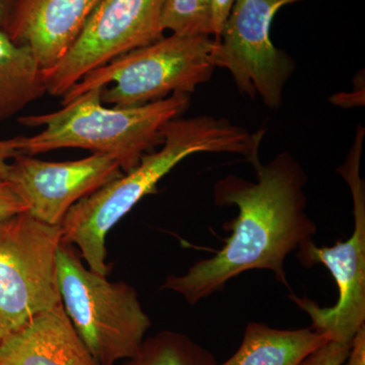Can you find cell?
Returning <instances> with one entry per match:
<instances>
[{"mask_svg":"<svg viewBox=\"0 0 365 365\" xmlns=\"http://www.w3.org/2000/svg\"><path fill=\"white\" fill-rule=\"evenodd\" d=\"M257 181L230 175L215 182L218 206H237L239 215L223 248L197 262L182 275H170L162 289L181 294L189 304L220 292L228 281L250 270H268L289 287L284 262L302 242L313 239L316 223L307 215L306 172L290 153H279L254 168Z\"/></svg>","mask_w":365,"mask_h":365,"instance_id":"1","label":"cell"},{"mask_svg":"<svg viewBox=\"0 0 365 365\" xmlns=\"http://www.w3.org/2000/svg\"><path fill=\"white\" fill-rule=\"evenodd\" d=\"M262 135V131L250 133L225 118L172 120L163 127L160 150L146 153L135 169L108 182L69 209L60 225L61 242L78 246L88 267L107 276L106 237L141 199L157 192L163 177L185 158L201 153H234L255 165L260 162Z\"/></svg>","mask_w":365,"mask_h":365,"instance_id":"2","label":"cell"},{"mask_svg":"<svg viewBox=\"0 0 365 365\" xmlns=\"http://www.w3.org/2000/svg\"><path fill=\"white\" fill-rule=\"evenodd\" d=\"M103 88L86 91L62 104L58 111L19 118V123L43 130L21 136V153L35 155L61 148H81L110 155L125 173L163 143L165 124L190 107V95L170 97L132 108L106 107Z\"/></svg>","mask_w":365,"mask_h":365,"instance_id":"3","label":"cell"},{"mask_svg":"<svg viewBox=\"0 0 365 365\" xmlns=\"http://www.w3.org/2000/svg\"><path fill=\"white\" fill-rule=\"evenodd\" d=\"M215 47L210 36H163L86 74L63 96L62 104L96 88H103V103L115 108L190 95L212 76Z\"/></svg>","mask_w":365,"mask_h":365,"instance_id":"4","label":"cell"},{"mask_svg":"<svg viewBox=\"0 0 365 365\" xmlns=\"http://www.w3.org/2000/svg\"><path fill=\"white\" fill-rule=\"evenodd\" d=\"M81 260L72 245L61 242L57 275L67 316L98 365L131 359L151 326L135 288L111 282Z\"/></svg>","mask_w":365,"mask_h":365,"instance_id":"5","label":"cell"},{"mask_svg":"<svg viewBox=\"0 0 365 365\" xmlns=\"http://www.w3.org/2000/svg\"><path fill=\"white\" fill-rule=\"evenodd\" d=\"M364 128H359L346 162L338 169L351 190L354 227L349 239L332 247H318L313 239L299 247V261L304 267L323 264L337 284L335 306L321 307L314 300L290 294L299 309L309 314L311 328L330 341L351 344L365 326V193L360 176V158Z\"/></svg>","mask_w":365,"mask_h":365,"instance_id":"6","label":"cell"},{"mask_svg":"<svg viewBox=\"0 0 365 365\" xmlns=\"http://www.w3.org/2000/svg\"><path fill=\"white\" fill-rule=\"evenodd\" d=\"M60 225L28 212L0 220V342L34 317L61 304Z\"/></svg>","mask_w":365,"mask_h":365,"instance_id":"7","label":"cell"},{"mask_svg":"<svg viewBox=\"0 0 365 365\" xmlns=\"http://www.w3.org/2000/svg\"><path fill=\"white\" fill-rule=\"evenodd\" d=\"M299 1L304 0H235L215 39V68L227 69L242 93L260 98L270 109L280 107L295 66L289 55L274 46L271 26L278 11Z\"/></svg>","mask_w":365,"mask_h":365,"instance_id":"8","label":"cell"},{"mask_svg":"<svg viewBox=\"0 0 365 365\" xmlns=\"http://www.w3.org/2000/svg\"><path fill=\"white\" fill-rule=\"evenodd\" d=\"M163 0H101L63 58L43 71L46 91L63 98L90 72L162 39Z\"/></svg>","mask_w":365,"mask_h":365,"instance_id":"9","label":"cell"},{"mask_svg":"<svg viewBox=\"0 0 365 365\" xmlns=\"http://www.w3.org/2000/svg\"><path fill=\"white\" fill-rule=\"evenodd\" d=\"M122 175L117 160L101 153L59 163L21 153L11 160L7 181L25 201L29 215L60 225L72 206Z\"/></svg>","mask_w":365,"mask_h":365,"instance_id":"10","label":"cell"},{"mask_svg":"<svg viewBox=\"0 0 365 365\" xmlns=\"http://www.w3.org/2000/svg\"><path fill=\"white\" fill-rule=\"evenodd\" d=\"M101 0H16L6 28L43 71L63 58Z\"/></svg>","mask_w":365,"mask_h":365,"instance_id":"11","label":"cell"},{"mask_svg":"<svg viewBox=\"0 0 365 365\" xmlns=\"http://www.w3.org/2000/svg\"><path fill=\"white\" fill-rule=\"evenodd\" d=\"M0 365H98L63 304L34 317L0 342Z\"/></svg>","mask_w":365,"mask_h":365,"instance_id":"12","label":"cell"},{"mask_svg":"<svg viewBox=\"0 0 365 365\" xmlns=\"http://www.w3.org/2000/svg\"><path fill=\"white\" fill-rule=\"evenodd\" d=\"M329 341L312 328L279 330L250 323L237 352L217 365H299Z\"/></svg>","mask_w":365,"mask_h":365,"instance_id":"13","label":"cell"},{"mask_svg":"<svg viewBox=\"0 0 365 365\" xmlns=\"http://www.w3.org/2000/svg\"><path fill=\"white\" fill-rule=\"evenodd\" d=\"M45 93L43 69L32 51L0 30V122L16 116Z\"/></svg>","mask_w":365,"mask_h":365,"instance_id":"14","label":"cell"},{"mask_svg":"<svg viewBox=\"0 0 365 365\" xmlns=\"http://www.w3.org/2000/svg\"><path fill=\"white\" fill-rule=\"evenodd\" d=\"M212 353L184 334L163 331L143 341L123 365H217Z\"/></svg>","mask_w":365,"mask_h":365,"instance_id":"15","label":"cell"},{"mask_svg":"<svg viewBox=\"0 0 365 365\" xmlns=\"http://www.w3.org/2000/svg\"><path fill=\"white\" fill-rule=\"evenodd\" d=\"M211 0H163L162 26L175 35H213Z\"/></svg>","mask_w":365,"mask_h":365,"instance_id":"16","label":"cell"},{"mask_svg":"<svg viewBox=\"0 0 365 365\" xmlns=\"http://www.w3.org/2000/svg\"><path fill=\"white\" fill-rule=\"evenodd\" d=\"M350 346L351 344L329 341L311 353L299 365H343L349 354Z\"/></svg>","mask_w":365,"mask_h":365,"instance_id":"17","label":"cell"},{"mask_svg":"<svg viewBox=\"0 0 365 365\" xmlns=\"http://www.w3.org/2000/svg\"><path fill=\"white\" fill-rule=\"evenodd\" d=\"M28 212L25 201L9 181L0 182V220Z\"/></svg>","mask_w":365,"mask_h":365,"instance_id":"18","label":"cell"},{"mask_svg":"<svg viewBox=\"0 0 365 365\" xmlns=\"http://www.w3.org/2000/svg\"><path fill=\"white\" fill-rule=\"evenodd\" d=\"M21 153V136L0 139V182L7 181L11 160Z\"/></svg>","mask_w":365,"mask_h":365,"instance_id":"19","label":"cell"},{"mask_svg":"<svg viewBox=\"0 0 365 365\" xmlns=\"http://www.w3.org/2000/svg\"><path fill=\"white\" fill-rule=\"evenodd\" d=\"M211 1H212L213 11V35L215 36V39H217L234 6L235 0H211Z\"/></svg>","mask_w":365,"mask_h":365,"instance_id":"20","label":"cell"},{"mask_svg":"<svg viewBox=\"0 0 365 365\" xmlns=\"http://www.w3.org/2000/svg\"><path fill=\"white\" fill-rule=\"evenodd\" d=\"M345 365H365V326L357 332L351 341L349 354Z\"/></svg>","mask_w":365,"mask_h":365,"instance_id":"21","label":"cell"},{"mask_svg":"<svg viewBox=\"0 0 365 365\" xmlns=\"http://www.w3.org/2000/svg\"><path fill=\"white\" fill-rule=\"evenodd\" d=\"M16 0H0V30H6Z\"/></svg>","mask_w":365,"mask_h":365,"instance_id":"22","label":"cell"}]
</instances>
